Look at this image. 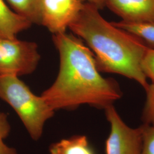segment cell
I'll use <instances>...</instances> for the list:
<instances>
[{"mask_svg":"<svg viewBox=\"0 0 154 154\" xmlns=\"http://www.w3.org/2000/svg\"><path fill=\"white\" fill-rule=\"evenodd\" d=\"M41 56L36 43L17 38H0V75L21 76L32 73Z\"/></svg>","mask_w":154,"mask_h":154,"instance_id":"277c9868","label":"cell"},{"mask_svg":"<svg viewBox=\"0 0 154 154\" xmlns=\"http://www.w3.org/2000/svg\"><path fill=\"white\" fill-rule=\"evenodd\" d=\"M140 127L143 136L141 154H154V127L145 124Z\"/></svg>","mask_w":154,"mask_h":154,"instance_id":"9a60e30c","label":"cell"},{"mask_svg":"<svg viewBox=\"0 0 154 154\" xmlns=\"http://www.w3.org/2000/svg\"><path fill=\"white\" fill-rule=\"evenodd\" d=\"M146 92V100L142 114L143 124L154 127V83L149 84Z\"/></svg>","mask_w":154,"mask_h":154,"instance_id":"4fadbf2b","label":"cell"},{"mask_svg":"<svg viewBox=\"0 0 154 154\" xmlns=\"http://www.w3.org/2000/svg\"><path fill=\"white\" fill-rule=\"evenodd\" d=\"M83 3H88L95 6L99 9H102L105 6L106 0H81Z\"/></svg>","mask_w":154,"mask_h":154,"instance_id":"2e32d148","label":"cell"},{"mask_svg":"<svg viewBox=\"0 0 154 154\" xmlns=\"http://www.w3.org/2000/svg\"><path fill=\"white\" fill-rule=\"evenodd\" d=\"M83 5L81 0H39L41 25L53 34L65 33Z\"/></svg>","mask_w":154,"mask_h":154,"instance_id":"8992f818","label":"cell"},{"mask_svg":"<svg viewBox=\"0 0 154 154\" xmlns=\"http://www.w3.org/2000/svg\"><path fill=\"white\" fill-rule=\"evenodd\" d=\"M118 28L142 39L154 49V22H112Z\"/></svg>","mask_w":154,"mask_h":154,"instance_id":"30bf717a","label":"cell"},{"mask_svg":"<svg viewBox=\"0 0 154 154\" xmlns=\"http://www.w3.org/2000/svg\"><path fill=\"white\" fill-rule=\"evenodd\" d=\"M105 6L124 21L154 22V0H106Z\"/></svg>","mask_w":154,"mask_h":154,"instance_id":"52a82bcc","label":"cell"},{"mask_svg":"<svg viewBox=\"0 0 154 154\" xmlns=\"http://www.w3.org/2000/svg\"><path fill=\"white\" fill-rule=\"evenodd\" d=\"M13 11L32 24L41 25L39 0H6Z\"/></svg>","mask_w":154,"mask_h":154,"instance_id":"8fae6325","label":"cell"},{"mask_svg":"<svg viewBox=\"0 0 154 154\" xmlns=\"http://www.w3.org/2000/svg\"><path fill=\"white\" fill-rule=\"evenodd\" d=\"M53 41L60 54V70L41 94L53 110H75L83 105L105 109L121 98L118 83L100 74L93 52L82 39L65 32L53 34Z\"/></svg>","mask_w":154,"mask_h":154,"instance_id":"6da1fadb","label":"cell"},{"mask_svg":"<svg viewBox=\"0 0 154 154\" xmlns=\"http://www.w3.org/2000/svg\"><path fill=\"white\" fill-rule=\"evenodd\" d=\"M140 67L144 75L154 83V49L149 47L147 49L142 59Z\"/></svg>","mask_w":154,"mask_h":154,"instance_id":"5bb4252c","label":"cell"},{"mask_svg":"<svg viewBox=\"0 0 154 154\" xmlns=\"http://www.w3.org/2000/svg\"><path fill=\"white\" fill-rule=\"evenodd\" d=\"M50 154H95L85 135H74L53 143Z\"/></svg>","mask_w":154,"mask_h":154,"instance_id":"9c48e42d","label":"cell"},{"mask_svg":"<svg viewBox=\"0 0 154 154\" xmlns=\"http://www.w3.org/2000/svg\"><path fill=\"white\" fill-rule=\"evenodd\" d=\"M110 125V132L105 142V154H141L143 136L141 127L127 126L113 105L104 109Z\"/></svg>","mask_w":154,"mask_h":154,"instance_id":"5b68a950","label":"cell"},{"mask_svg":"<svg viewBox=\"0 0 154 154\" xmlns=\"http://www.w3.org/2000/svg\"><path fill=\"white\" fill-rule=\"evenodd\" d=\"M11 131L8 115L0 111V154H18L16 149L8 146L4 142Z\"/></svg>","mask_w":154,"mask_h":154,"instance_id":"7c38bea8","label":"cell"},{"mask_svg":"<svg viewBox=\"0 0 154 154\" xmlns=\"http://www.w3.org/2000/svg\"><path fill=\"white\" fill-rule=\"evenodd\" d=\"M0 98L16 111L30 138L39 140L55 113L41 95L33 93L18 77L5 75H0Z\"/></svg>","mask_w":154,"mask_h":154,"instance_id":"3957f363","label":"cell"},{"mask_svg":"<svg viewBox=\"0 0 154 154\" xmlns=\"http://www.w3.org/2000/svg\"><path fill=\"white\" fill-rule=\"evenodd\" d=\"M32 23L11 10L0 0V38H17L18 33L27 30Z\"/></svg>","mask_w":154,"mask_h":154,"instance_id":"ba28073f","label":"cell"},{"mask_svg":"<svg viewBox=\"0 0 154 154\" xmlns=\"http://www.w3.org/2000/svg\"><path fill=\"white\" fill-rule=\"evenodd\" d=\"M99 9L84 3L69 28L94 53L99 72L133 79L144 90L149 86L140 63L149 46L137 37L116 26L101 16Z\"/></svg>","mask_w":154,"mask_h":154,"instance_id":"7a4b0ae2","label":"cell"}]
</instances>
